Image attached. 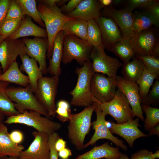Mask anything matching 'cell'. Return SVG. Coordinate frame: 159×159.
Instances as JSON below:
<instances>
[{
    "label": "cell",
    "instance_id": "obj_30",
    "mask_svg": "<svg viewBox=\"0 0 159 159\" xmlns=\"http://www.w3.org/2000/svg\"><path fill=\"white\" fill-rule=\"evenodd\" d=\"M9 84L7 82L0 81V110L5 115L8 117L20 113L16 109L14 103L7 94L6 90Z\"/></svg>",
    "mask_w": 159,
    "mask_h": 159
},
{
    "label": "cell",
    "instance_id": "obj_50",
    "mask_svg": "<svg viewBox=\"0 0 159 159\" xmlns=\"http://www.w3.org/2000/svg\"><path fill=\"white\" fill-rule=\"evenodd\" d=\"M67 142L62 138L59 137L57 140L55 145L56 150L58 152L66 147Z\"/></svg>",
    "mask_w": 159,
    "mask_h": 159
},
{
    "label": "cell",
    "instance_id": "obj_61",
    "mask_svg": "<svg viewBox=\"0 0 159 159\" xmlns=\"http://www.w3.org/2000/svg\"></svg>",
    "mask_w": 159,
    "mask_h": 159
},
{
    "label": "cell",
    "instance_id": "obj_18",
    "mask_svg": "<svg viewBox=\"0 0 159 159\" xmlns=\"http://www.w3.org/2000/svg\"><path fill=\"white\" fill-rule=\"evenodd\" d=\"M140 119L130 120L122 123L117 124L113 122H109L110 124L107 126L112 134H116L123 138L129 146L132 148L135 141L138 138L149 136L143 133L138 128L140 127Z\"/></svg>",
    "mask_w": 159,
    "mask_h": 159
},
{
    "label": "cell",
    "instance_id": "obj_59",
    "mask_svg": "<svg viewBox=\"0 0 159 159\" xmlns=\"http://www.w3.org/2000/svg\"><path fill=\"white\" fill-rule=\"evenodd\" d=\"M4 39V38L0 35V44Z\"/></svg>",
    "mask_w": 159,
    "mask_h": 159
},
{
    "label": "cell",
    "instance_id": "obj_34",
    "mask_svg": "<svg viewBox=\"0 0 159 159\" xmlns=\"http://www.w3.org/2000/svg\"><path fill=\"white\" fill-rule=\"evenodd\" d=\"M141 108L146 115L144 127L148 131L159 123V109L144 104H141Z\"/></svg>",
    "mask_w": 159,
    "mask_h": 159
},
{
    "label": "cell",
    "instance_id": "obj_25",
    "mask_svg": "<svg viewBox=\"0 0 159 159\" xmlns=\"http://www.w3.org/2000/svg\"><path fill=\"white\" fill-rule=\"evenodd\" d=\"M19 57L22 62L20 69L27 74L32 90L34 93L38 81L43 77L42 74L38 65L37 62L35 59L30 57L26 54Z\"/></svg>",
    "mask_w": 159,
    "mask_h": 159
},
{
    "label": "cell",
    "instance_id": "obj_46",
    "mask_svg": "<svg viewBox=\"0 0 159 159\" xmlns=\"http://www.w3.org/2000/svg\"><path fill=\"white\" fill-rule=\"evenodd\" d=\"M153 153L147 149H141L132 154L131 159H155L152 157Z\"/></svg>",
    "mask_w": 159,
    "mask_h": 159
},
{
    "label": "cell",
    "instance_id": "obj_47",
    "mask_svg": "<svg viewBox=\"0 0 159 159\" xmlns=\"http://www.w3.org/2000/svg\"><path fill=\"white\" fill-rule=\"evenodd\" d=\"M39 3L45 6L51 7L55 6H62L66 4L69 0H42L37 1Z\"/></svg>",
    "mask_w": 159,
    "mask_h": 159
},
{
    "label": "cell",
    "instance_id": "obj_23",
    "mask_svg": "<svg viewBox=\"0 0 159 159\" xmlns=\"http://www.w3.org/2000/svg\"><path fill=\"white\" fill-rule=\"evenodd\" d=\"M121 153L118 148L111 146L107 142L95 146L90 150L79 155L75 159H119Z\"/></svg>",
    "mask_w": 159,
    "mask_h": 159
},
{
    "label": "cell",
    "instance_id": "obj_29",
    "mask_svg": "<svg viewBox=\"0 0 159 159\" xmlns=\"http://www.w3.org/2000/svg\"><path fill=\"white\" fill-rule=\"evenodd\" d=\"M110 51L125 63L130 60L135 55L130 39L124 38L116 43Z\"/></svg>",
    "mask_w": 159,
    "mask_h": 159
},
{
    "label": "cell",
    "instance_id": "obj_40",
    "mask_svg": "<svg viewBox=\"0 0 159 159\" xmlns=\"http://www.w3.org/2000/svg\"><path fill=\"white\" fill-rule=\"evenodd\" d=\"M143 62L145 67L159 75V59L151 55L136 57Z\"/></svg>",
    "mask_w": 159,
    "mask_h": 159
},
{
    "label": "cell",
    "instance_id": "obj_28",
    "mask_svg": "<svg viewBox=\"0 0 159 159\" xmlns=\"http://www.w3.org/2000/svg\"><path fill=\"white\" fill-rule=\"evenodd\" d=\"M87 21L72 18L64 24L63 30L66 34H71L87 41Z\"/></svg>",
    "mask_w": 159,
    "mask_h": 159
},
{
    "label": "cell",
    "instance_id": "obj_39",
    "mask_svg": "<svg viewBox=\"0 0 159 159\" xmlns=\"http://www.w3.org/2000/svg\"><path fill=\"white\" fill-rule=\"evenodd\" d=\"M25 16L16 0H11L6 20L22 19Z\"/></svg>",
    "mask_w": 159,
    "mask_h": 159
},
{
    "label": "cell",
    "instance_id": "obj_21",
    "mask_svg": "<svg viewBox=\"0 0 159 159\" xmlns=\"http://www.w3.org/2000/svg\"><path fill=\"white\" fill-rule=\"evenodd\" d=\"M66 34L63 30L59 32L54 40L53 52L51 58L49 59L47 72L52 76H59L62 72L60 64L62 56L63 45Z\"/></svg>",
    "mask_w": 159,
    "mask_h": 159
},
{
    "label": "cell",
    "instance_id": "obj_49",
    "mask_svg": "<svg viewBox=\"0 0 159 159\" xmlns=\"http://www.w3.org/2000/svg\"><path fill=\"white\" fill-rule=\"evenodd\" d=\"M58 155L61 159H68L72 155V153L70 149L66 147L59 151Z\"/></svg>",
    "mask_w": 159,
    "mask_h": 159
},
{
    "label": "cell",
    "instance_id": "obj_6",
    "mask_svg": "<svg viewBox=\"0 0 159 159\" xmlns=\"http://www.w3.org/2000/svg\"><path fill=\"white\" fill-rule=\"evenodd\" d=\"M93 47L87 41L71 34H65L63 45L62 62L64 64L75 60L80 65L90 60Z\"/></svg>",
    "mask_w": 159,
    "mask_h": 159
},
{
    "label": "cell",
    "instance_id": "obj_37",
    "mask_svg": "<svg viewBox=\"0 0 159 159\" xmlns=\"http://www.w3.org/2000/svg\"><path fill=\"white\" fill-rule=\"evenodd\" d=\"M56 117L62 122L69 121L72 114L69 103L67 101L61 100L58 102L56 106Z\"/></svg>",
    "mask_w": 159,
    "mask_h": 159
},
{
    "label": "cell",
    "instance_id": "obj_2",
    "mask_svg": "<svg viewBox=\"0 0 159 159\" xmlns=\"http://www.w3.org/2000/svg\"><path fill=\"white\" fill-rule=\"evenodd\" d=\"M95 108L93 103L82 111L71 115L67 126V137L78 150L83 149L84 140L90 132L92 116Z\"/></svg>",
    "mask_w": 159,
    "mask_h": 159
},
{
    "label": "cell",
    "instance_id": "obj_55",
    "mask_svg": "<svg viewBox=\"0 0 159 159\" xmlns=\"http://www.w3.org/2000/svg\"><path fill=\"white\" fill-rule=\"evenodd\" d=\"M153 158L155 159L159 158V150H157L155 153H153L152 155Z\"/></svg>",
    "mask_w": 159,
    "mask_h": 159
},
{
    "label": "cell",
    "instance_id": "obj_7",
    "mask_svg": "<svg viewBox=\"0 0 159 159\" xmlns=\"http://www.w3.org/2000/svg\"><path fill=\"white\" fill-rule=\"evenodd\" d=\"M95 102L103 114L105 116H111L117 124L125 123L134 117L127 99L118 88L113 98L110 101L101 103L96 100Z\"/></svg>",
    "mask_w": 159,
    "mask_h": 159
},
{
    "label": "cell",
    "instance_id": "obj_26",
    "mask_svg": "<svg viewBox=\"0 0 159 159\" xmlns=\"http://www.w3.org/2000/svg\"><path fill=\"white\" fill-rule=\"evenodd\" d=\"M12 83L26 87L30 84L28 76L23 74L19 69L18 64L15 62L0 75V81Z\"/></svg>",
    "mask_w": 159,
    "mask_h": 159
},
{
    "label": "cell",
    "instance_id": "obj_44",
    "mask_svg": "<svg viewBox=\"0 0 159 159\" xmlns=\"http://www.w3.org/2000/svg\"><path fill=\"white\" fill-rule=\"evenodd\" d=\"M11 0H0V27L6 20Z\"/></svg>",
    "mask_w": 159,
    "mask_h": 159
},
{
    "label": "cell",
    "instance_id": "obj_32",
    "mask_svg": "<svg viewBox=\"0 0 159 159\" xmlns=\"http://www.w3.org/2000/svg\"><path fill=\"white\" fill-rule=\"evenodd\" d=\"M134 14L133 22L134 33L139 32L147 29L153 25H158L145 11H136Z\"/></svg>",
    "mask_w": 159,
    "mask_h": 159
},
{
    "label": "cell",
    "instance_id": "obj_48",
    "mask_svg": "<svg viewBox=\"0 0 159 159\" xmlns=\"http://www.w3.org/2000/svg\"><path fill=\"white\" fill-rule=\"evenodd\" d=\"M9 136L12 140L18 145L22 143L24 139V135L22 132L18 130L12 131L9 133Z\"/></svg>",
    "mask_w": 159,
    "mask_h": 159
},
{
    "label": "cell",
    "instance_id": "obj_1",
    "mask_svg": "<svg viewBox=\"0 0 159 159\" xmlns=\"http://www.w3.org/2000/svg\"><path fill=\"white\" fill-rule=\"evenodd\" d=\"M75 72L78 79L74 88L69 92L72 96L70 104L75 106L89 107L96 100L90 91L91 81L95 73L92 62L90 60L85 61L82 67L76 68Z\"/></svg>",
    "mask_w": 159,
    "mask_h": 159
},
{
    "label": "cell",
    "instance_id": "obj_20",
    "mask_svg": "<svg viewBox=\"0 0 159 159\" xmlns=\"http://www.w3.org/2000/svg\"><path fill=\"white\" fill-rule=\"evenodd\" d=\"M103 9L99 0H82L74 11L65 15L70 18L88 21L98 19Z\"/></svg>",
    "mask_w": 159,
    "mask_h": 159
},
{
    "label": "cell",
    "instance_id": "obj_5",
    "mask_svg": "<svg viewBox=\"0 0 159 159\" xmlns=\"http://www.w3.org/2000/svg\"><path fill=\"white\" fill-rule=\"evenodd\" d=\"M7 94L14 102L16 109L20 113L26 110L35 111L52 119L46 109L39 102L29 84L26 87H8Z\"/></svg>",
    "mask_w": 159,
    "mask_h": 159
},
{
    "label": "cell",
    "instance_id": "obj_38",
    "mask_svg": "<svg viewBox=\"0 0 159 159\" xmlns=\"http://www.w3.org/2000/svg\"><path fill=\"white\" fill-rule=\"evenodd\" d=\"M159 100V81L158 80L153 83L152 87L147 95L141 100V104L148 105L158 103Z\"/></svg>",
    "mask_w": 159,
    "mask_h": 159
},
{
    "label": "cell",
    "instance_id": "obj_58",
    "mask_svg": "<svg viewBox=\"0 0 159 159\" xmlns=\"http://www.w3.org/2000/svg\"><path fill=\"white\" fill-rule=\"evenodd\" d=\"M0 159H19L18 158H15L11 157L6 156L0 158Z\"/></svg>",
    "mask_w": 159,
    "mask_h": 159
},
{
    "label": "cell",
    "instance_id": "obj_54",
    "mask_svg": "<svg viewBox=\"0 0 159 159\" xmlns=\"http://www.w3.org/2000/svg\"><path fill=\"white\" fill-rule=\"evenodd\" d=\"M5 116L2 111L0 110V125L4 123Z\"/></svg>",
    "mask_w": 159,
    "mask_h": 159
},
{
    "label": "cell",
    "instance_id": "obj_42",
    "mask_svg": "<svg viewBox=\"0 0 159 159\" xmlns=\"http://www.w3.org/2000/svg\"><path fill=\"white\" fill-rule=\"evenodd\" d=\"M144 9V11L150 16L159 25V1L155 0L153 3Z\"/></svg>",
    "mask_w": 159,
    "mask_h": 159
},
{
    "label": "cell",
    "instance_id": "obj_22",
    "mask_svg": "<svg viewBox=\"0 0 159 159\" xmlns=\"http://www.w3.org/2000/svg\"><path fill=\"white\" fill-rule=\"evenodd\" d=\"M24 146L18 145L11 140L7 127L4 124L0 125V158L9 156L19 158Z\"/></svg>",
    "mask_w": 159,
    "mask_h": 159
},
{
    "label": "cell",
    "instance_id": "obj_45",
    "mask_svg": "<svg viewBox=\"0 0 159 159\" xmlns=\"http://www.w3.org/2000/svg\"><path fill=\"white\" fill-rule=\"evenodd\" d=\"M82 0H70L59 8L62 13L65 15L74 11Z\"/></svg>",
    "mask_w": 159,
    "mask_h": 159
},
{
    "label": "cell",
    "instance_id": "obj_15",
    "mask_svg": "<svg viewBox=\"0 0 159 159\" xmlns=\"http://www.w3.org/2000/svg\"><path fill=\"white\" fill-rule=\"evenodd\" d=\"M25 45L26 54L35 59L39 64L42 74L47 73L46 57L49 47L47 38L24 37L21 39Z\"/></svg>",
    "mask_w": 159,
    "mask_h": 159
},
{
    "label": "cell",
    "instance_id": "obj_3",
    "mask_svg": "<svg viewBox=\"0 0 159 159\" xmlns=\"http://www.w3.org/2000/svg\"><path fill=\"white\" fill-rule=\"evenodd\" d=\"M37 7L40 18L46 28L49 43L47 56L49 59L52 54L56 36L59 32L63 30L66 22L72 18L63 14L57 6L49 7L38 4Z\"/></svg>",
    "mask_w": 159,
    "mask_h": 159
},
{
    "label": "cell",
    "instance_id": "obj_60",
    "mask_svg": "<svg viewBox=\"0 0 159 159\" xmlns=\"http://www.w3.org/2000/svg\"><path fill=\"white\" fill-rule=\"evenodd\" d=\"M2 73V68L0 64V75Z\"/></svg>",
    "mask_w": 159,
    "mask_h": 159
},
{
    "label": "cell",
    "instance_id": "obj_14",
    "mask_svg": "<svg viewBox=\"0 0 159 159\" xmlns=\"http://www.w3.org/2000/svg\"><path fill=\"white\" fill-rule=\"evenodd\" d=\"M26 54V47L21 39H4L0 44V64L2 73L16 61L19 56Z\"/></svg>",
    "mask_w": 159,
    "mask_h": 159
},
{
    "label": "cell",
    "instance_id": "obj_27",
    "mask_svg": "<svg viewBox=\"0 0 159 159\" xmlns=\"http://www.w3.org/2000/svg\"><path fill=\"white\" fill-rule=\"evenodd\" d=\"M122 64L121 73L125 80L136 82L141 76L145 68L141 61L136 57Z\"/></svg>",
    "mask_w": 159,
    "mask_h": 159
},
{
    "label": "cell",
    "instance_id": "obj_12",
    "mask_svg": "<svg viewBox=\"0 0 159 159\" xmlns=\"http://www.w3.org/2000/svg\"><path fill=\"white\" fill-rule=\"evenodd\" d=\"M136 57L151 55L156 44L159 42L157 30L152 27L134 33L130 39Z\"/></svg>",
    "mask_w": 159,
    "mask_h": 159
},
{
    "label": "cell",
    "instance_id": "obj_24",
    "mask_svg": "<svg viewBox=\"0 0 159 159\" xmlns=\"http://www.w3.org/2000/svg\"><path fill=\"white\" fill-rule=\"evenodd\" d=\"M29 36L47 38L46 29L34 24L30 17L26 15L22 19L20 26L18 30L8 38L15 39Z\"/></svg>",
    "mask_w": 159,
    "mask_h": 159
},
{
    "label": "cell",
    "instance_id": "obj_43",
    "mask_svg": "<svg viewBox=\"0 0 159 159\" xmlns=\"http://www.w3.org/2000/svg\"><path fill=\"white\" fill-rule=\"evenodd\" d=\"M59 137V135L57 132L49 135V143L50 150L49 159H58V152L55 149V145Z\"/></svg>",
    "mask_w": 159,
    "mask_h": 159
},
{
    "label": "cell",
    "instance_id": "obj_41",
    "mask_svg": "<svg viewBox=\"0 0 159 159\" xmlns=\"http://www.w3.org/2000/svg\"><path fill=\"white\" fill-rule=\"evenodd\" d=\"M155 0H130L124 9L132 11L138 8H145L153 3Z\"/></svg>",
    "mask_w": 159,
    "mask_h": 159
},
{
    "label": "cell",
    "instance_id": "obj_19",
    "mask_svg": "<svg viewBox=\"0 0 159 159\" xmlns=\"http://www.w3.org/2000/svg\"><path fill=\"white\" fill-rule=\"evenodd\" d=\"M100 29L102 44L105 49L110 51L112 47L123 38L115 22L111 18L100 16L95 20Z\"/></svg>",
    "mask_w": 159,
    "mask_h": 159
},
{
    "label": "cell",
    "instance_id": "obj_51",
    "mask_svg": "<svg viewBox=\"0 0 159 159\" xmlns=\"http://www.w3.org/2000/svg\"><path fill=\"white\" fill-rule=\"evenodd\" d=\"M148 135L149 136L156 135L159 136V124L152 128L148 130Z\"/></svg>",
    "mask_w": 159,
    "mask_h": 159
},
{
    "label": "cell",
    "instance_id": "obj_16",
    "mask_svg": "<svg viewBox=\"0 0 159 159\" xmlns=\"http://www.w3.org/2000/svg\"><path fill=\"white\" fill-rule=\"evenodd\" d=\"M117 87L127 99L132 110L134 117L137 116L144 122L145 119L141 108V100L137 84L116 76Z\"/></svg>",
    "mask_w": 159,
    "mask_h": 159
},
{
    "label": "cell",
    "instance_id": "obj_8",
    "mask_svg": "<svg viewBox=\"0 0 159 159\" xmlns=\"http://www.w3.org/2000/svg\"><path fill=\"white\" fill-rule=\"evenodd\" d=\"M59 82V76L43 77L38 81L34 93L38 101L52 117L56 115L55 99Z\"/></svg>",
    "mask_w": 159,
    "mask_h": 159
},
{
    "label": "cell",
    "instance_id": "obj_31",
    "mask_svg": "<svg viewBox=\"0 0 159 159\" xmlns=\"http://www.w3.org/2000/svg\"><path fill=\"white\" fill-rule=\"evenodd\" d=\"M158 77L159 75L145 67L141 76L136 82L139 87L141 100L148 94L154 80H158Z\"/></svg>",
    "mask_w": 159,
    "mask_h": 159
},
{
    "label": "cell",
    "instance_id": "obj_9",
    "mask_svg": "<svg viewBox=\"0 0 159 159\" xmlns=\"http://www.w3.org/2000/svg\"><path fill=\"white\" fill-rule=\"evenodd\" d=\"M90 88L91 93L97 101L109 102L113 98L117 88L115 77L95 72L91 79Z\"/></svg>",
    "mask_w": 159,
    "mask_h": 159
},
{
    "label": "cell",
    "instance_id": "obj_11",
    "mask_svg": "<svg viewBox=\"0 0 159 159\" xmlns=\"http://www.w3.org/2000/svg\"><path fill=\"white\" fill-rule=\"evenodd\" d=\"M94 103L95 106L94 111L96 113V119L91 123V125L95 132L90 141L84 145L83 149L90 145H93L100 139H106L110 140L116 146L126 151L127 147L122 140L115 136L111 133L106 125V116L98 108L95 102Z\"/></svg>",
    "mask_w": 159,
    "mask_h": 159
},
{
    "label": "cell",
    "instance_id": "obj_33",
    "mask_svg": "<svg viewBox=\"0 0 159 159\" xmlns=\"http://www.w3.org/2000/svg\"><path fill=\"white\" fill-rule=\"evenodd\" d=\"M22 8L24 14L32 18L42 28L45 27L41 20L35 0H16Z\"/></svg>",
    "mask_w": 159,
    "mask_h": 159
},
{
    "label": "cell",
    "instance_id": "obj_35",
    "mask_svg": "<svg viewBox=\"0 0 159 159\" xmlns=\"http://www.w3.org/2000/svg\"><path fill=\"white\" fill-rule=\"evenodd\" d=\"M87 41L94 47L102 44L101 34L98 24L95 20L87 21Z\"/></svg>",
    "mask_w": 159,
    "mask_h": 159
},
{
    "label": "cell",
    "instance_id": "obj_52",
    "mask_svg": "<svg viewBox=\"0 0 159 159\" xmlns=\"http://www.w3.org/2000/svg\"><path fill=\"white\" fill-rule=\"evenodd\" d=\"M99 1L103 7V9L112 6L113 4V0H99Z\"/></svg>",
    "mask_w": 159,
    "mask_h": 159
},
{
    "label": "cell",
    "instance_id": "obj_56",
    "mask_svg": "<svg viewBox=\"0 0 159 159\" xmlns=\"http://www.w3.org/2000/svg\"><path fill=\"white\" fill-rule=\"evenodd\" d=\"M119 159H131L128 157L127 155L125 154L121 153Z\"/></svg>",
    "mask_w": 159,
    "mask_h": 159
},
{
    "label": "cell",
    "instance_id": "obj_10",
    "mask_svg": "<svg viewBox=\"0 0 159 159\" xmlns=\"http://www.w3.org/2000/svg\"><path fill=\"white\" fill-rule=\"evenodd\" d=\"M105 49L102 44L93 47L90 55L93 68L95 72L103 74L109 77H115L122 64L117 58L107 55Z\"/></svg>",
    "mask_w": 159,
    "mask_h": 159
},
{
    "label": "cell",
    "instance_id": "obj_4",
    "mask_svg": "<svg viewBox=\"0 0 159 159\" xmlns=\"http://www.w3.org/2000/svg\"><path fill=\"white\" fill-rule=\"evenodd\" d=\"M4 122L8 124H22L32 127L36 131L49 135L57 132L62 127L61 124L43 116L38 112L26 110L22 113L8 117Z\"/></svg>",
    "mask_w": 159,
    "mask_h": 159
},
{
    "label": "cell",
    "instance_id": "obj_57",
    "mask_svg": "<svg viewBox=\"0 0 159 159\" xmlns=\"http://www.w3.org/2000/svg\"><path fill=\"white\" fill-rule=\"evenodd\" d=\"M123 1L122 0H113V4L118 5L121 4Z\"/></svg>",
    "mask_w": 159,
    "mask_h": 159
},
{
    "label": "cell",
    "instance_id": "obj_17",
    "mask_svg": "<svg viewBox=\"0 0 159 159\" xmlns=\"http://www.w3.org/2000/svg\"><path fill=\"white\" fill-rule=\"evenodd\" d=\"M102 12L104 16L110 17L115 22L123 38L131 39L134 34L132 11L124 9H117L112 5L104 8Z\"/></svg>",
    "mask_w": 159,
    "mask_h": 159
},
{
    "label": "cell",
    "instance_id": "obj_53",
    "mask_svg": "<svg viewBox=\"0 0 159 159\" xmlns=\"http://www.w3.org/2000/svg\"><path fill=\"white\" fill-rule=\"evenodd\" d=\"M152 56L159 58V42L156 44L153 51Z\"/></svg>",
    "mask_w": 159,
    "mask_h": 159
},
{
    "label": "cell",
    "instance_id": "obj_13",
    "mask_svg": "<svg viewBox=\"0 0 159 159\" xmlns=\"http://www.w3.org/2000/svg\"><path fill=\"white\" fill-rule=\"evenodd\" d=\"M34 140L26 149L20 153L19 159H49V135L34 131L32 133Z\"/></svg>",
    "mask_w": 159,
    "mask_h": 159
},
{
    "label": "cell",
    "instance_id": "obj_62",
    "mask_svg": "<svg viewBox=\"0 0 159 159\" xmlns=\"http://www.w3.org/2000/svg\"></svg>",
    "mask_w": 159,
    "mask_h": 159
},
{
    "label": "cell",
    "instance_id": "obj_36",
    "mask_svg": "<svg viewBox=\"0 0 159 159\" xmlns=\"http://www.w3.org/2000/svg\"><path fill=\"white\" fill-rule=\"evenodd\" d=\"M22 19L6 20L0 27V35L4 39L15 33L19 27Z\"/></svg>",
    "mask_w": 159,
    "mask_h": 159
}]
</instances>
